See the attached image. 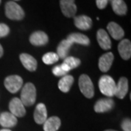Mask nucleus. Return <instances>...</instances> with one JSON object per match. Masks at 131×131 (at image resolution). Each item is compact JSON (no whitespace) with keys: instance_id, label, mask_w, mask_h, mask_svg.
I'll use <instances>...</instances> for the list:
<instances>
[{"instance_id":"dca6fc26","label":"nucleus","mask_w":131,"mask_h":131,"mask_svg":"<svg viewBox=\"0 0 131 131\" xmlns=\"http://www.w3.org/2000/svg\"><path fill=\"white\" fill-rule=\"evenodd\" d=\"M107 30L112 37L116 40L121 39L125 35V32L122 28L115 22H110L107 26Z\"/></svg>"},{"instance_id":"9d476101","label":"nucleus","mask_w":131,"mask_h":131,"mask_svg":"<svg viewBox=\"0 0 131 131\" xmlns=\"http://www.w3.org/2000/svg\"><path fill=\"white\" fill-rule=\"evenodd\" d=\"M34 121L39 125L44 124L47 119V112L46 106L44 103H39L35 108L34 113Z\"/></svg>"},{"instance_id":"72a5a7b5","label":"nucleus","mask_w":131,"mask_h":131,"mask_svg":"<svg viewBox=\"0 0 131 131\" xmlns=\"http://www.w3.org/2000/svg\"><path fill=\"white\" fill-rule=\"evenodd\" d=\"M15 1H19V0H15Z\"/></svg>"},{"instance_id":"0eeeda50","label":"nucleus","mask_w":131,"mask_h":131,"mask_svg":"<svg viewBox=\"0 0 131 131\" xmlns=\"http://www.w3.org/2000/svg\"><path fill=\"white\" fill-rule=\"evenodd\" d=\"M60 7L62 13L66 17H74L77 10V7L74 3V0H60Z\"/></svg>"},{"instance_id":"473e14b6","label":"nucleus","mask_w":131,"mask_h":131,"mask_svg":"<svg viewBox=\"0 0 131 131\" xmlns=\"http://www.w3.org/2000/svg\"><path fill=\"white\" fill-rule=\"evenodd\" d=\"M105 131H117V130H105Z\"/></svg>"},{"instance_id":"f3484780","label":"nucleus","mask_w":131,"mask_h":131,"mask_svg":"<svg viewBox=\"0 0 131 131\" xmlns=\"http://www.w3.org/2000/svg\"><path fill=\"white\" fill-rule=\"evenodd\" d=\"M118 51L124 60H128L131 57V43L128 39H123L118 45Z\"/></svg>"},{"instance_id":"4468645a","label":"nucleus","mask_w":131,"mask_h":131,"mask_svg":"<svg viewBox=\"0 0 131 131\" xmlns=\"http://www.w3.org/2000/svg\"><path fill=\"white\" fill-rule=\"evenodd\" d=\"M20 60L27 70L34 71L37 69V61L31 55L27 54V53H22L20 56Z\"/></svg>"},{"instance_id":"a211bd4d","label":"nucleus","mask_w":131,"mask_h":131,"mask_svg":"<svg viewBox=\"0 0 131 131\" xmlns=\"http://www.w3.org/2000/svg\"><path fill=\"white\" fill-rule=\"evenodd\" d=\"M128 91V80L125 77H121L118 84H116V91L115 95L117 98L122 99L125 97Z\"/></svg>"},{"instance_id":"f704fd0d","label":"nucleus","mask_w":131,"mask_h":131,"mask_svg":"<svg viewBox=\"0 0 131 131\" xmlns=\"http://www.w3.org/2000/svg\"><path fill=\"white\" fill-rule=\"evenodd\" d=\"M0 4H1V0H0Z\"/></svg>"},{"instance_id":"c756f323","label":"nucleus","mask_w":131,"mask_h":131,"mask_svg":"<svg viewBox=\"0 0 131 131\" xmlns=\"http://www.w3.org/2000/svg\"><path fill=\"white\" fill-rule=\"evenodd\" d=\"M61 67H62V69L65 71L66 73H67V72H69V71L71 70L70 69H69V67L67 65H66L65 63H63L62 64H61Z\"/></svg>"},{"instance_id":"1a4fd4ad","label":"nucleus","mask_w":131,"mask_h":131,"mask_svg":"<svg viewBox=\"0 0 131 131\" xmlns=\"http://www.w3.org/2000/svg\"><path fill=\"white\" fill-rule=\"evenodd\" d=\"M29 41L34 46H43L48 42V36L44 31H38L31 34L29 37Z\"/></svg>"},{"instance_id":"5701e85b","label":"nucleus","mask_w":131,"mask_h":131,"mask_svg":"<svg viewBox=\"0 0 131 131\" xmlns=\"http://www.w3.org/2000/svg\"><path fill=\"white\" fill-rule=\"evenodd\" d=\"M112 6L115 14L118 15H124L127 13V7L123 0H112Z\"/></svg>"},{"instance_id":"c85d7f7f","label":"nucleus","mask_w":131,"mask_h":131,"mask_svg":"<svg viewBox=\"0 0 131 131\" xmlns=\"http://www.w3.org/2000/svg\"><path fill=\"white\" fill-rule=\"evenodd\" d=\"M108 0H96V5L98 9H103L107 6Z\"/></svg>"},{"instance_id":"6ab92c4d","label":"nucleus","mask_w":131,"mask_h":131,"mask_svg":"<svg viewBox=\"0 0 131 131\" xmlns=\"http://www.w3.org/2000/svg\"><path fill=\"white\" fill-rule=\"evenodd\" d=\"M66 39L69 40L72 44L77 43V44H80V45H85V46L89 45L90 42L89 38L86 35L80 34V33H72L67 37Z\"/></svg>"},{"instance_id":"9b49d317","label":"nucleus","mask_w":131,"mask_h":131,"mask_svg":"<svg viewBox=\"0 0 131 131\" xmlns=\"http://www.w3.org/2000/svg\"><path fill=\"white\" fill-rule=\"evenodd\" d=\"M97 40L98 45L103 50H107L112 47V42L107 32L104 29H99L97 31Z\"/></svg>"},{"instance_id":"2eb2a0df","label":"nucleus","mask_w":131,"mask_h":131,"mask_svg":"<svg viewBox=\"0 0 131 131\" xmlns=\"http://www.w3.org/2000/svg\"><path fill=\"white\" fill-rule=\"evenodd\" d=\"M18 122L17 117L10 112H2L0 114V125L5 128L13 127L16 125Z\"/></svg>"},{"instance_id":"7ed1b4c3","label":"nucleus","mask_w":131,"mask_h":131,"mask_svg":"<svg viewBox=\"0 0 131 131\" xmlns=\"http://www.w3.org/2000/svg\"><path fill=\"white\" fill-rule=\"evenodd\" d=\"M5 15L10 20H20L25 16L22 7L15 2H8L5 5Z\"/></svg>"},{"instance_id":"ddd939ff","label":"nucleus","mask_w":131,"mask_h":131,"mask_svg":"<svg viewBox=\"0 0 131 131\" xmlns=\"http://www.w3.org/2000/svg\"><path fill=\"white\" fill-rule=\"evenodd\" d=\"M74 25L77 28L81 30H89L93 26L92 19L87 15H79L74 18Z\"/></svg>"},{"instance_id":"412c9836","label":"nucleus","mask_w":131,"mask_h":131,"mask_svg":"<svg viewBox=\"0 0 131 131\" xmlns=\"http://www.w3.org/2000/svg\"><path fill=\"white\" fill-rule=\"evenodd\" d=\"M61 119L58 117H51L44 122L43 128L45 131H57L61 126Z\"/></svg>"},{"instance_id":"423d86ee","label":"nucleus","mask_w":131,"mask_h":131,"mask_svg":"<svg viewBox=\"0 0 131 131\" xmlns=\"http://www.w3.org/2000/svg\"><path fill=\"white\" fill-rule=\"evenodd\" d=\"M10 113L15 117H22L26 114V108L20 99L18 98H13L9 104Z\"/></svg>"},{"instance_id":"b1692460","label":"nucleus","mask_w":131,"mask_h":131,"mask_svg":"<svg viewBox=\"0 0 131 131\" xmlns=\"http://www.w3.org/2000/svg\"><path fill=\"white\" fill-rule=\"evenodd\" d=\"M58 60H59V57L57 55V53L52 52L45 53L42 57V61L47 65L53 64L56 63L57 61H58Z\"/></svg>"},{"instance_id":"f03ea898","label":"nucleus","mask_w":131,"mask_h":131,"mask_svg":"<svg viewBox=\"0 0 131 131\" xmlns=\"http://www.w3.org/2000/svg\"><path fill=\"white\" fill-rule=\"evenodd\" d=\"M36 98L37 91L35 86L31 82L26 83L22 88L20 93V101L23 104L26 106H31L35 103Z\"/></svg>"},{"instance_id":"aec40b11","label":"nucleus","mask_w":131,"mask_h":131,"mask_svg":"<svg viewBox=\"0 0 131 131\" xmlns=\"http://www.w3.org/2000/svg\"><path fill=\"white\" fill-rule=\"evenodd\" d=\"M72 45L73 44L67 39H63L60 42V44L57 47V55L58 56L59 58L64 60L68 56L69 52Z\"/></svg>"},{"instance_id":"cd10ccee","label":"nucleus","mask_w":131,"mask_h":131,"mask_svg":"<svg viewBox=\"0 0 131 131\" xmlns=\"http://www.w3.org/2000/svg\"><path fill=\"white\" fill-rule=\"evenodd\" d=\"M122 130L124 131H131V122L130 119H125L121 125Z\"/></svg>"},{"instance_id":"7c9ffc66","label":"nucleus","mask_w":131,"mask_h":131,"mask_svg":"<svg viewBox=\"0 0 131 131\" xmlns=\"http://www.w3.org/2000/svg\"><path fill=\"white\" fill-rule=\"evenodd\" d=\"M3 52H4L3 48H2V45H0V58L3 56Z\"/></svg>"},{"instance_id":"f257e3e1","label":"nucleus","mask_w":131,"mask_h":131,"mask_svg":"<svg viewBox=\"0 0 131 131\" xmlns=\"http://www.w3.org/2000/svg\"><path fill=\"white\" fill-rule=\"evenodd\" d=\"M99 89L101 93L107 97H112L115 95L116 83L112 77L108 75L102 76L98 82Z\"/></svg>"},{"instance_id":"4be33fe9","label":"nucleus","mask_w":131,"mask_h":131,"mask_svg":"<svg viewBox=\"0 0 131 131\" xmlns=\"http://www.w3.org/2000/svg\"><path fill=\"white\" fill-rule=\"evenodd\" d=\"M74 77L71 75H65L58 82V88L63 93H68L74 83Z\"/></svg>"},{"instance_id":"f8f14e48","label":"nucleus","mask_w":131,"mask_h":131,"mask_svg":"<svg viewBox=\"0 0 131 131\" xmlns=\"http://www.w3.org/2000/svg\"><path fill=\"white\" fill-rule=\"evenodd\" d=\"M114 58V57L112 52H107V53L103 54V56L99 58V61H98L99 69L103 72L108 71L112 65Z\"/></svg>"},{"instance_id":"2f4dec72","label":"nucleus","mask_w":131,"mask_h":131,"mask_svg":"<svg viewBox=\"0 0 131 131\" xmlns=\"http://www.w3.org/2000/svg\"><path fill=\"white\" fill-rule=\"evenodd\" d=\"M0 131H12L9 130V129H2V130H0Z\"/></svg>"},{"instance_id":"20e7f679","label":"nucleus","mask_w":131,"mask_h":131,"mask_svg":"<svg viewBox=\"0 0 131 131\" xmlns=\"http://www.w3.org/2000/svg\"><path fill=\"white\" fill-rule=\"evenodd\" d=\"M79 87L81 93L86 98H91L94 95V86L92 80L86 74H82L79 79Z\"/></svg>"},{"instance_id":"bb28decb","label":"nucleus","mask_w":131,"mask_h":131,"mask_svg":"<svg viewBox=\"0 0 131 131\" xmlns=\"http://www.w3.org/2000/svg\"><path fill=\"white\" fill-rule=\"evenodd\" d=\"M9 33V28L7 25L5 24H0V38L5 37Z\"/></svg>"},{"instance_id":"6e6552de","label":"nucleus","mask_w":131,"mask_h":131,"mask_svg":"<svg viewBox=\"0 0 131 131\" xmlns=\"http://www.w3.org/2000/svg\"><path fill=\"white\" fill-rule=\"evenodd\" d=\"M114 106V101L111 98H102L98 100L95 104L94 110L97 113L106 112Z\"/></svg>"},{"instance_id":"a878e982","label":"nucleus","mask_w":131,"mask_h":131,"mask_svg":"<svg viewBox=\"0 0 131 131\" xmlns=\"http://www.w3.org/2000/svg\"><path fill=\"white\" fill-rule=\"evenodd\" d=\"M52 74L55 75V76H56V77H63V76H65L67 74L65 71L62 69L61 65L56 66L52 69Z\"/></svg>"},{"instance_id":"393cba45","label":"nucleus","mask_w":131,"mask_h":131,"mask_svg":"<svg viewBox=\"0 0 131 131\" xmlns=\"http://www.w3.org/2000/svg\"><path fill=\"white\" fill-rule=\"evenodd\" d=\"M63 63L67 65L71 70L74 69L75 68L78 67L81 63V61L79 58H75L73 56H67L65 59L63 60Z\"/></svg>"},{"instance_id":"39448f33","label":"nucleus","mask_w":131,"mask_h":131,"mask_svg":"<svg viewBox=\"0 0 131 131\" xmlns=\"http://www.w3.org/2000/svg\"><path fill=\"white\" fill-rule=\"evenodd\" d=\"M23 83V79L18 75H11L7 77L4 82L6 89L11 93H17L22 88Z\"/></svg>"}]
</instances>
